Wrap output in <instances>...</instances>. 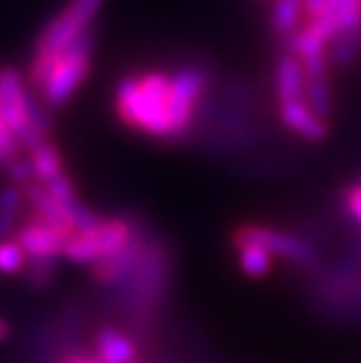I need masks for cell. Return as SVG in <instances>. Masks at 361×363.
Returning <instances> with one entry per match:
<instances>
[{
	"instance_id": "obj_1",
	"label": "cell",
	"mask_w": 361,
	"mask_h": 363,
	"mask_svg": "<svg viewBox=\"0 0 361 363\" xmlns=\"http://www.w3.org/2000/svg\"><path fill=\"white\" fill-rule=\"evenodd\" d=\"M206 84L209 73L199 66H183L174 75H125L115 87V108L125 125L172 141L193 127Z\"/></svg>"
},
{
	"instance_id": "obj_2",
	"label": "cell",
	"mask_w": 361,
	"mask_h": 363,
	"mask_svg": "<svg viewBox=\"0 0 361 363\" xmlns=\"http://www.w3.org/2000/svg\"><path fill=\"white\" fill-rule=\"evenodd\" d=\"M101 5L104 0H68L64 10L43 26L35 40L33 64H30V84L35 91H40L43 84L48 82L61 54L71 48L84 30L91 28Z\"/></svg>"
},
{
	"instance_id": "obj_3",
	"label": "cell",
	"mask_w": 361,
	"mask_h": 363,
	"mask_svg": "<svg viewBox=\"0 0 361 363\" xmlns=\"http://www.w3.org/2000/svg\"><path fill=\"white\" fill-rule=\"evenodd\" d=\"M94 45H96V28L91 26L59 57L55 71L50 73V78L43 84V89L38 91L50 111H59V108L78 91L82 80L87 78Z\"/></svg>"
},
{
	"instance_id": "obj_4",
	"label": "cell",
	"mask_w": 361,
	"mask_h": 363,
	"mask_svg": "<svg viewBox=\"0 0 361 363\" xmlns=\"http://www.w3.org/2000/svg\"><path fill=\"white\" fill-rule=\"evenodd\" d=\"M136 228L125 218L104 220L91 233H75L68 237L64 256L75 265H96L99 260L118 253L134 237Z\"/></svg>"
},
{
	"instance_id": "obj_5",
	"label": "cell",
	"mask_w": 361,
	"mask_h": 363,
	"mask_svg": "<svg viewBox=\"0 0 361 363\" xmlns=\"http://www.w3.org/2000/svg\"><path fill=\"white\" fill-rule=\"evenodd\" d=\"M237 244H258L263 246L267 253H272V258H284L291 260L296 265H310L317 258V253L305 239H298L294 235L279 233L272 228H260V225H249L237 233Z\"/></svg>"
},
{
	"instance_id": "obj_6",
	"label": "cell",
	"mask_w": 361,
	"mask_h": 363,
	"mask_svg": "<svg viewBox=\"0 0 361 363\" xmlns=\"http://www.w3.org/2000/svg\"><path fill=\"white\" fill-rule=\"evenodd\" d=\"M68 237H71L68 233H61V230L38 220L33 216V220H28L21 228H17L14 242L24 249L26 258H61L64 256Z\"/></svg>"
},
{
	"instance_id": "obj_7",
	"label": "cell",
	"mask_w": 361,
	"mask_h": 363,
	"mask_svg": "<svg viewBox=\"0 0 361 363\" xmlns=\"http://www.w3.org/2000/svg\"><path fill=\"white\" fill-rule=\"evenodd\" d=\"M26 101L28 89L24 84V75L17 68H3L0 71V115L5 125L19 134L26 125Z\"/></svg>"
},
{
	"instance_id": "obj_8",
	"label": "cell",
	"mask_w": 361,
	"mask_h": 363,
	"mask_svg": "<svg viewBox=\"0 0 361 363\" xmlns=\"http://www.w3.org/2000/svg\"><path fill=\"white\" fill-rule=\"evenodd\" d=\"M145 246L148 244L143 242V235L134 233V237L129 239L127 246H122L118 253H113V256L96 262L94 272H91L94 279L101 284H118L122 279H127V277L134 272V267L139 265Z\"/></svg>"
},
{
	"instance_id": "obj_9",
	"label": "cell",
	"mask_w": 361,
	"mask_h": 363,
	"mask_svg": "<svg viewBox=\"0 0 361 363\" xmlns=\"http://www.w3.org/2000/svg\"><path fill=\"white\" fill-rule=\"evenodd\" d=\"M279 118L294 134L303 136L305 141L321 143L328 136L326 120L312 111V106L305 99L298 101H284L279 104Z\"/></svg>"
},
{
	"instance_id": "obj_10",
	"label": "cell",
	"mask_w": 361,
	"mask_h": 363,
	"mask_svg": "<svg viewBox=\"0 0 361 363\" xmlns=\"http://www.w3.org/2000/svg\"><path fill=\"white\" fill-rule=\"evenodd\" d=\"M274 89H277L279 104L305 99V68H303V61L298 59L291 50H287L277 59Z\"/></svg>"
},
{
	"instance_id": "obj_11",
	"label": "cell",
	"mask_w": 361,
	"mask_h": 363,
	"mask_svg": "<svg viewBox=\"0 0 361 363\" xmlns=\"http://www.w3.org/2000/svg\"><path fill=\"white\" fill-rule=\"evenodd\" d=\"M55 129V122H52L50 108L45 106L40 96L30 94L28 91V101H26V125L24 129L17 134V141L21 148L33 150L35 145H40L43 141H48V136Z\"/></svg>"
},
{
	"instance_id": "obj_12",
	"label": "cell",
	"mask_w": 361,
	"mask_h": 363,
	"mask_svg": "<svg viewBox=\"0 0 361 363\" xmlns=\"http://www.w3.org/2000/svg\"><path fill=\"white\" fill-rule=\"evenodd\" d=\"M24 197L28 199V204L33 206L35 211V218L48 223V225L61 230V233H68L73 235V225L68 220V213L66 208L61 206L55 197L50 195L48 188L43 183H30L24 188Z\"/></svg>"
},
{
	"instance_id": "obj_13",
	"label": "cell",
	"mask_w": 361,
	"mask_h": 363,
	"mask_svg": "<svg viewBox=\"0 0 361 363\" xmlns=\"http://www.w3.org/2000/svg\"><path fill=\"white\" fill-rule=\"evenodd\" d=\"M96 354L101 363H136L139 350L132 337L120 333L118 328H101L96 333Z\"/></svg>"
},
{
	"instance_id": "obj_14",
	"label": "cell",
	"mask_w": 361,
	"mask_h": 363,
	"mask_svg": "<svg viewBox=\"0 0 361 363\" xmlns=\"http://www.w3.org/2000/svg\"><path fill=\"white\" fill-rule=\"evenodd\" d=\"M28 157L33 162L35 183L48 185L50 181H55L57 176L64 174V160H61V152L57 150V145L52 141H43L40 145H35Z\"/></svg>"
},
{
	"instance_id": "obj_15",
	"label": "cell",
	"mask_w": 361,
	"mask_h": 363,
	"mask_svg": "<svg viewBox=\"0 0 361 363\" xmlns=\"http://www.w3.org/2000/svg\"><path fill=\"white\" fill-rule=\"evenodd\" d=\"M24 188L19 185H5L0 190V242L12 235V230L17 228V220L24 208Z\"/></svg>"
},
{
	"instance_id": "obj_16",
	"label": "cell",
	"mask_w": 361,
	"mask_h": 363,
	"mask_svg": "<svg viewBox=\"0 0 361 363\" xmlns=\"http://www.w3.org/2000/svg\"><path fill=\"white\" fill-rule=\"evenodd\" d=\"M305 12V0H274L270 24L279 35H291L296 33V26L301 24Z\"/></svg>"
},
{
	"instance_id": "obj_17",
	"label": "cell",
	"mask_w": 361,
	"mask_h": 363,
	"mask_svg": "<svg viewBox=\"0 0 361 363\" xmlns=\"http://www.w3.org/2000/svg\"><path fill=\"white\" fill-rule=\"evenodd\" d=\"M59 274V258H28L24 267V281L28 289L45 291L55 284Z\"/></svg>"
},
{
	"instance_id": "obj_18",
	"label": "cell",
	"mask_w": 361,
	"mask_h": 363,
	"mask_svg": "<svg viewBox=\"0 0 361 363\" xmlns=\"http://www.w3.org/2000/svg\"><path fill=\"white\" fill-rule=\"evenodd\" d=\"M240 246V265L244 274L249 277H265L272 267V253H267L258 244H237Z\"/></svg>"
},
{
	"instance_id": "obj_19",
	"label": "cell",
	"mask_w": 361,
	"mask_h": 363,
	"mask_svg": "<svg viewBox=\"0 0 361 363\" xmlns=\"http://www.w3.org/2000/svg\"><path fill=\"white\" fill-rule=\"evenodd\" d=\"M359 52H361V28H355L335 38L331 43V50H328V59L335 66H348L357 59Z\"/></svg>"
},
{
	"instance_id": "obj_20",
	"label": "cell",
	"mask_w": 361,
	"mask_h": 363,
	"mask_svg": "<svg viewBox=\"0 0 361 363\" xmlns=\"http://www.w3.org/2000/svg\"><path fill=\"white\" fill-rule=\"evenodd\" d=\"M26 262L28 258L24 249H21L14 239H3V242H0V274H7V277L21 274Z\"/></svg>"
},
{
	"instance_id": "obj_21",
	"label": "cell",
	"mask_w": 361,
	"mask_h": 363,
	"mask_svg": "<svg viewBox=\"0 0 361 363\" xmlns=\"http://www.w3.org/2000/svg\"><path fill=\"white\" fill-rule=\"evenodd\" d=\"M66 213H68V220H71V225H73V235L75 233H91V230H96L104 223L89 206H84L80 199L73 204H68Z\"/></svg>"
},
{
	"instance_id": "obj_22",
	"label": "cell",
	"mask_w": 361,
	"mask_h": 363,
	"mask_svg": "<svg viewBox=\"0 0 361 363\" xmlns=\"http://www.w3.org/2000/svg\"><path fill=\"white\" fill-rule=\"evenodd\" d=\"M7 179L12 185H19V188H26V185L35 183V172H33V162L30 157H12L5 167Z\"/></svg>"
},
{
	"instance_id": "obj_23",
	"label": "cell",
	"mask_w": 361,
	"mask_h": 363,
	"mask_svg": "<svg viewBox=\"0 0 361 363\" xmlns=\"http://www.w3.org/2000/svg\"><path fill=\"white\" fill-rule=\"evenodd\" d=\"M48 192L52 197L57 199V202L61 204V206H68V204H73V202H78V192H75V185H73V181L68 179L66 174H61V176H57L55 181H50L48 185Z\"/></svg>"
},
{
	"instance_id": "obj_24",
	"label": "cell",
	"mask_w": 361,
	"mask_h": 363,
	"mask_svg": "<svg viewBox=\"0 0 361 363\" xmlns=\"http://www.w3.org/2000/svg\"><path fill=\"white\" fill-rule=\"evenodd\" d=\"M19 141L17 136H14V131L5 125L3 115H0V167H7V162H10L12 157L19 155Z\"/></svg>"
},
{
	"instance_id": "obj_25",
	"label": "cell",
	"mask_w": 361,
	"mask_h": 363,
	"mask_svg": "<svg viewBox=\"0 0 361 363\" xmlns=\"http://www.w3.org/2000/svg\"><path fill=\"white\" fill-rule=\"evenodd\" d=\"M361 10V0H326L319 14H350Z\"/></svg>"
},
{
	"instance_id": "obj_26",
	"label": "cell",
	"mask_w": 361,
	"mask_h": 363,
	"mask_svg": "<svg viewBox=\"0 0 361 363\" xmlns=\"http://www.w3.org/2000/svg\"><path fill=\"white\" fill-rule=\"evenodd\" d=\"M348 208L357 220H361V185L348 192Z\"/></svg>"
},
{
	"instance_id": "obj_27",
	"label": "cell",
	"mask_w": 361,
	"mask_h": 363,
	"mask_svg": "<svg viewBox=\"0 0 361 363\" xmlns=\"http://www.w3.org/2000/svg\"><path fill=\"white\" fill-rule=\"evenodd\" d=\"M324 5H326V0H305V12L310 14V17H317Z\"/></svg>"
},
{
	"instance_id": "obj_28",
	"label": "cell",
	"mask_w": 361,
	"mask_h": 363,
	"mask_svg": "<svg viewBox=\"0 0 361 363\" xmlns=\"http://www.w3.org/2000/svg\"><path fill=\"white\" fill-rule=\"evenodd\" d=\"M7 337H10V323H7L3 316H0V342H5Z\"/></svg>"
}]
</instances>
